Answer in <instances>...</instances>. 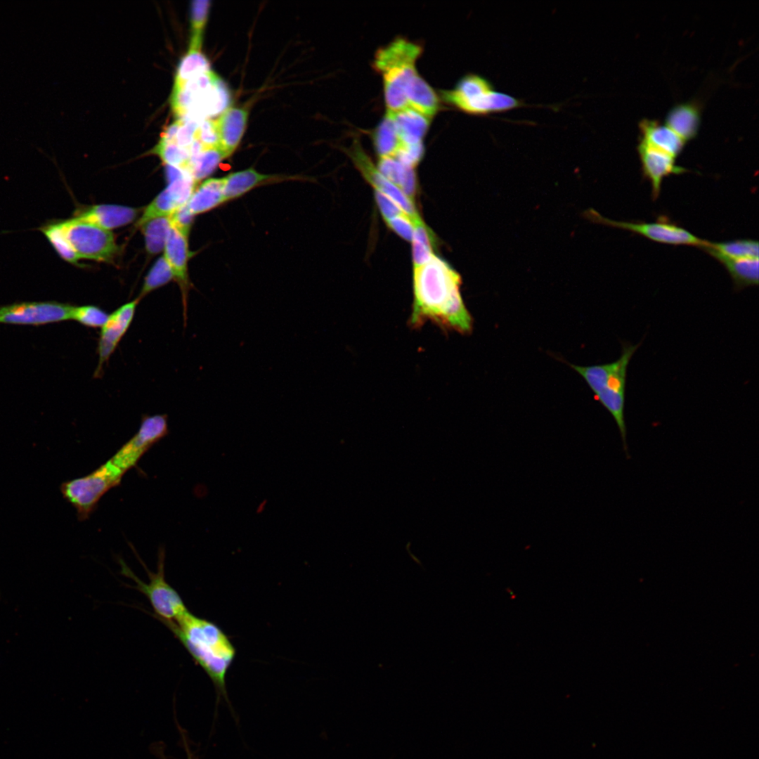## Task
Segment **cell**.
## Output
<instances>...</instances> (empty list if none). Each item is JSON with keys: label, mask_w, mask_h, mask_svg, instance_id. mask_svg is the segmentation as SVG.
<instances>
[{"label": "cell", "mask_w": 759, "mask_h": 759, "mask_svg": "<svg viewBox=\"0 0 759 759\" xmlns=\"http://www.w3.org/2000/svg\"><path fill=\"white\" fill-rule=\"evenodd\" d=\"M169 433L167 415H143L137 432L110 458L119 468L126 472L136 466L142 456Z\"/></svg>", "instance_id": "8fae6325"}, {"label": "cell", "mask_w": 759, "mask_h": 759, "mask_svg": "<svg viewBox=\"0 0 759 759\" xmlns=\"http://www.w3.org/2000/svg\"><path fill=\"white\" fill-rule=\"evenodd\" d=\"M184 744H185V743H184ZM185 745H186V744H185ZM185 748H186V753H187V759H194V758H193V754H192V753H190V751H189V749H188V746H186H186H185ZM157 753H158V755H160V759H167V758H165V757L164 756V755H163L162 753H159V752H158Z\"/></svg>", "instance_id": "7bdbcfd3"}, {"label": "cell", "mask_w": 759, "mask_h": 759, "mask_svg": "<svg viewBox=\"0 0 759 759\" xmlns=\"http://www.w3.org/2000/svg\"><path fill=\"white\" fill-rule=\"evenodd\" d=\"M423 153L422 143L413 145L401 143L394 157L402 164L414 168L422 159Z\"/></svg>", "instance_id": "74e56055"}, {"label": "cell", "mask_w": 759, "mask_h": 759, "mask_svg": "<svg viewBox=\"0 0 759 759\" xmlns=\"http://www.w3.org/2000/svg\"><path fill=\"white\" fill-rule=\"evenodd\" d=\"M193 214L188 209L186 205L176 209L170 216L172 226L188 237L190 230Z\"/></svg>", "instance_id": "ab89813d"}, {"label": "cell", "mask_w": 759, "mask_h": 759, "mask_svg": "<svg viewBox=\"0 0 759 759\" xmlns=\"http://www.w3.org/2000/svg\"><path fill=\"white\" fill-rule=\"evenodd\" d=\"M138 210L115 205H98L91 207L77 217L106 230L126 225L134 220Z\"/></svg>", "instance_id": "d6986e66"}, {"label": "cell", "mask_w": 759, "mask_h": 759, "mask_svg": "<svg viewBox=\"0 0 759 759\" xmlns=\"http://www.w3.org/2000/svg\"><path fill=\"white\" fill-rule=\"evenodd\" d=\"M641 340L636 344L621 342V354L615 361L590 366L569 365L586 381L597 399L614 417L623 443V448L628 460L630 458L626 441L627 428L625 420V400L627 369L629 363L642 344Z\"/></svg>", "instance_id": "3957f363"}, {"label": "cell", "mask_w": 759, "mask_h": 759, "mask_svg": "<svg viewBox=\"0 0 759 759\" xmlns=\"http://www.w3.org/2000/svg\"><path fill=\"white\" fill-rule=\"evenodd\" d=\"M108 316V313L96 306H74L71 320H76L86 327L101 328L107 321Z\"/></svg>", "instance_id": "d590c367"}, {"label": "cell", "mask_w": 759, "mask_h": 759, "mask_svg": "<svg viewBox=\"0 0 759 759\" xmlns=\"http://www.w3.org/2000/svg\"><path fill=\"white\" fill-rule=\"evenodd\" d=\"M280 179L278 175L261 174L252 168L229 174L223 177L225 202L240 197L257 186Z\"/></svg>", "instance_id": "7402d4cb"}, {"label": "cell", "mask_w": 759, "mask_h": 759, "mask_svg": "<svg viewBox=\"0 0 759 759\" xmlns=\"http://www.w3.org/2000/svg\"><path fill=\"white\" fill-rule=\"evenodd\" d=\"M209 70V63L201 50L188 49L179 63L174 84L181 83Z\"/></svg>", "instance_id": "4dcf8cb0"}, {"label": "cell", "mask_w": 759, "mask_h": 759, "mask_svg": "<svg viewBox=\"0 0 759 759\" xmlns=\"http://www.w3.org/2000/svg\"><path fill=\"white\" fill-rule=\"evenodd\" d=\"M460 285V275L435 255L414 268L410 326L418 327L430 320L444 329L470 332L473 319L461 296Z\"/></svg>", "instance_id": "6da1fadb"}, {"label": "cell", "mask_w": 759, "mask_h": 759, "mask_svg": "<svg viewBox=\"0 0 759 759\" xmlns=\"http://www.w3.org/2000/svg\"><path fill=\"white\" fill-rule=\"evenodd\" d=\"M643 174L651 186L652 196L659 195L663 179L670 174H680L686 169L676 164L675 157L640 141L637 146Z\"/></svg>", "instance_id": "e0dca14e"}, {"label": "cell", "mask_w": 759, "mask_h": 759, "mask_svg": "<svg viewBox=\"0 0 759 759\" xmlns=\"http://www.w3.org/2000/svg\"><path fill=\"white\" fill-rule=\"evenodd\" d=\"M266 502L267 500H264V501L259 504L256 511L257 514H260L264 510Z\"/></svg>", "instance_id": "ee69618b"}, {"label": "cell", "mask_w": 759, "mask_h": 759, "mask_svg": "<svg viewBox=\"0 0 759 759\" xmlns=\"http://www.w3.org/2000/svg\"><path fill=\"white\" fill-rule=\"evenodd\" d=\"M422 51L420 44L401 37L376 51L373 65L383 77L387 111L394 112L408 108L406 90L417 73L415 63Z\"/></svg>", "instance_id": "5b68a950"}, {"label": "cell", "mask_w": 759, "mask_h": 759, "mask_svg": "<svg viewBox=\"0 0 759 759\" xmlns=\"http://www.w3.org/2000/svg\"><path fill=\"white\" fill-rule=\"evenodd\" d=\"M409 167L399 162L394 157H381L377 170L387 179L401 188Z\"/></svg>", "instance_id": "8d00e7d4"}, {"label": "cell", "mask_w": 759, "mask_h": 759, "mask_svg": "<svg viewBox=\"0 0 759 759\" xmlns=\"http://www.w3.org/2000/svg\"><path fill=\"white\" fill-rule=\"evenodd\" d=\"M163 257L171 268L174 279L180 286L182 295L183 321L186 327L188 295L191 286L188 275V260L189 258L188 237L183 235L173 226H171L166 241Z\"/></svg>", "instance_id": "2e32d148"}, {"label": "cell", "mask_w": 759, "mask_h": 759, "mask_svg": "<svg viewBox=\"0 0 759 759\" xmlns=\"http://www.w3.org/2000/svg\"><path fill=\"white\" fill-rule=\"evenodd\" d=\"M74 306L56 301L22 302L0 306V323L41 325L71 320Z\"/></svg>", "instance_id": "7c38bea8"}, {"label": "cell", "mask_w": 759, "mask_h": 759, "mask_svg": "<svg viewBox=\"0 0 759 759\" xmlns=\"http://www.w3.org/2000/svg\"><path fill=\"white\" fill-rule=\"evenodd\" d=\"M223 202V178H212L204 181L194 190L186 206L195 215L207 212Z\"/></svg>", "instance_id": "d4e9b609"}, {"label": "cell", "mask_w": 759, "mask_h": 759, "mask_svg": "<svg viewBox=\"0 0 759 759\" xmlns=\"http://www.w3.org/2000/svg\"><path fill=\"white\" fill-rule=\"evenodd\" d=\"M153 153L169 166L186 169L190 160V154L176 144L160 140Z\"/></svg>", "instance_id": "e575fe53"}, {"label": "cell", "mask_w": 759, "mask_h": 759, "mask_svg": "<svg viewBox=\"0 0 759 759\" xmlns=\"http://www.w3.org/2000/svg\"><path fill=\"white\" fill-rule=\"evenodd\" d=\"M396 126L401 143L413 145L422 143L430 119L415 110L407 108L397 112H388Z\"/></svg>", "instance_id": "44dd1931"}, {"label": "cell", "mask_w": 759, "mask_h": 759, "mask_svg": "<svg viewBox=\"0 0 759 759\" xmlns=\"http://www.w3.org/2000/svg\"><path fill=\"white\" fill-rule=\"evenodd\" d=\"M231 103L228 86L212 70L174 84L170 97L177 119L203 120L220 115Z\"/></svg>", "instance_id": "277c9868"}, {"label": "cell", "mask_w": 759, "mask_h": 759, "mask_svg": "<svg viewBox=\"0 0 759 759\" xmlns=\"http://www.w3.org/2000/svg\"><path fill=\"white\" fill-rule=\"evenodd\" d=\"M247 117L246 109L229 107L214 119L219 149L224 158L229 157L238 148L247 126Z\"/></svg>", "instance_id": "ac0fdd59"}, {"label": "cell", "mask_w": 759, "mask_h": 759, "mask_svg": "<svg viewBox=\"0 0 759 759\" xmlns=\"http://www.w3.org/2000/svg\"><path fill=\"white\" fill-rule=\"evenodd\" d=\"M388 226L399 236L407 241H412L413 235V221L406 214L394 217L387 221Z\"/></svg>", "instance_id": "f35d334b"}, {"label": "cell", "mask_w": 759, "mask_h": 759, "mask_svg": "<svg viewBox=\"0 0 759 759\" xmlns=\"http://www.w3.org/2000/svg\"><path fill=\"white\" fill-rule=\"evenodd\" d=\"M414 268L427 264L434 256L432 246L412 240Z\"/></svg>", "instance_id": "b9f144b4"}, {"label": "cell", "mask_w": 759, "mask_h": 759, "mask_svg": "<svg viewBox=\"0 0 759 759\" xmlns=\"http://www.w3.org/2000/svg\"><path fill=\"white\" fill-rule=\"evenodd\" d=\"M699 119L700 111L697 105L687 103L673 108L668 113L665 124L687 142L696 135Z\"/></svg>", "instance_id": "cb8c5ba5"}, {"label": "cell", "mask_w": 759, "mask_h": 759, "mask_svg": "<svg viewBox=\"0 0 759 759\" xmlns=\"http://www.w3.org/2000/svg\"><path fill=\"white\" fill-rule=\"evenodd\" d=\"M223 159L224 157L219 148L205 149L190 158L185 170L195 181H200L209 176Z\"/></svg>", "instance_id": "f546056e"}, {"label": "cell", "mask_w": 759, "mask_h": 759, "mask_svg": "<svg viewBox=\"0 0 759 759\" xmlns=\"http://www.w3.org/2000/svg\"><path fill=\"white\" fill-rule=\"evenodd\" d=\"M376 150L381 157H394L401 145L394 123L387 112L373 134Z\"/></svg>", "instance_id": "f1b7e54d"}, {"label": "cell", "mask_w": 759, "mask_h": 759, "mask_svg": "<svg viewBox=\"0 0 759 759\" xmlns=\"http://www.w3.org/2000/svg\"><path fill=\"white\" fill-rule=\"evenodd\" d=\"M139 301L140 299L137 297L122 305L109 314L107 321L101 327L98 342V361L94 372V377L97 378L102 375L104 365L129 328Z\"/></svg>", "instance_id": "4fadbf2b"}, {"label": "cell", "mask_w": 759, "mask_h": 759, "mask_svg": "<svg viewBox=\"0 0 759 759\" xmlns=\"http://www.w3.org/2000/svg\"><path fill=\"white\" fill-rule=\"evenodd\" d=\"M375 199L386 221L397 216L406 214L395 202L378 190H375Z\"/></svg>", "instance_id": "60d3db41"}, {"label": "cell", "mask_w": 759, "mask_h": 759, "mask_svg": "<svg viewBox=\"0 0 759 759\" xmlns=\"http://www.w3.org/2000/svg\"><path fill=\"white\" fill-rule=\"evenodd\" d=\"M715 259L718 260L729 273L736 291L758 285V259L718 257Z\"/></svg>", "instance_id": "484cf974"}, {"label": "cell", "mask_w": 759, "mask_h": 759, "mask_svg": "<svg viewBox=\"0 0 759 759\" xmlns=\"http://www.w3.org/2000/svg\"><path fill=\"white\" fill-rule=\"evenodd\" d=\"M171 226L170 216L150 219L140 226L150 254H156L164 249Z\"/></svg>", "instance_id": "83f0119b"}, {"label": "cell", "mask_w": 759, "mask_h": 759, "mask_svg": "<svg viewBox=\"0 0 759 759\" xmlns=\"http://www.w3.org/2000/svg\"><path fill=\"white\" fill-rule=\"evenodd\" d=\"M160 621L224 693L226 675L235 656V649L225 633L214 623L188 610L174 621Z\"/></svg>", "instance_id": "7a4b0ae2"}, {"label": "cell", "mask_w": 759, "mask_h": 759, "mask_svg": "<svg viewBox=\"0 0 759 759\" xmlns=\"http://www.w3.org/2000/svg\"><path fill=\"white\" fill-rule=\"evenodd\" d=\"M640 141L677 157L682 152L685 141L666 124L644 119L640 124Z\"/></svg>", "instance_id": "ffe728a7"}, {"label": "cell", "mask_w": 759, "mask_h": 759, "mask_svg": "<svg viewBox=\"0 0 759 759\" xmlns=\"http://www.w3.org/2000/svg\"><path fill=\"white\" fill-rule=\"evenodd\" d=\"M125 473L110 459L86 476L63 482L60 491L76 509L78 519L85 521L96 510L104 494L119 485Z\"/></svg>", "instance_id": "52a82bcc"}, {"label": "cell", "mask_w": 759, "mask_h": 759, "mask_svg": "<svg viewBox=\"0 0 759 759\" xmlns=\"http://www.w3.org/2000/svg\"><path fill=\"white\" fill-rule=\"evenodd\" d=\"M60 225L79 259L108 262L118 252L114 235L110 230L77 217L61 222Z\"/></svg>", "instance_id": "9c48e42d"}, {"label": "cell", "mask_w": 759, "mask_h": 759, "mask_svg": "<svg viewBox=\"0 0 759 759\" xmlns=\"http://www.w3.org/2000/svg\"><path fill=\"white\" fill-rule=\"evenodd\" d=\"M406 95L408 108L430 119L439 109V99L437 94L418 73L408 83Z\"/></svg>", "instance_id": "603a6c76"}, {"label": "cell", "mask_w": 759, "mask_h": 759, "mask_svg": "<svg viewBox=\"0 0 759 759\" xmlns=\"http://www.w3.org/2000/svg\"><path fill=\"white\" fill-rule=\"evenodd\" d=\"M41 231L61 258L77 265L80 259L68 242L60 223L44 226Z\"/></svg>", "instance_id": "836d02e7"}, {"label": "cell", "mask_w": 759, "mask_h": 759, "mask_svg": "<svg viewBox=\"0 0 759 759\" xmlns=\"http://www.w3.org/2000/svg\"><path fill=\"white\" fill-rule=\"evenodd\" d=\"M195 181L187 171L161 192L145 208L137 223L141 226L146 221L160 216H171L176 209L187 204L195 190Z\"/></svg>", "instance_id": "9a60e30c"}, {"label": "cell", "mask_w": 759, "mask_h": 759, "mask_svg": "<svg viewBox=\"0 0 759 759\" xmlns=\"http://www.w3.org/2000/svg\"><path fill=\"white\" fill-rule=\"evenodd\" d=\"M702 249L715 259H758L759 244L758 241L742 239L722 242L707 241Z\"/></svg>", "instance_id": "4316f807"}, {"label": "cell", "mask_w": 759, "mask_h": 759, "mask_svg": "<svg viewBox=\"0 0 759 759\" xmlns=\"http://www.w3.org/2000/svg\"><path fill=\"white\" fill-rule=\"evenodd\" d=\"M164 559V549L160 547L156 572L150 571L143 562L139 559L148 575V583L137 577L124 562L120 559L119 562L122 574L131 578L136 584L134 588L148 598L154 610L155 618L160 621H174L188 609L178 592L166 580Z\"/></svg>", "instance_id": "ba28073f"}, {"label": "cell", "mask_w": 759, "mask_h": 759, "mask_svg": "<svg viewBox=\"0 0 759 759\" xmlns=\"http://www.w3.org/2000/svg\"><path fill=\"white\" fill-rule=\"evenodd\" d=\"M210 1L196 0L191 4V37L188 49L201 50L202 34L207 18Z\"/></svg>", "instance_id": "1f68e13d"}, {"label": "cell", "mask_w": 759, "mask_h": 759, "mask_svg": "<svg viewBox=\"0 0 759 759\" xmlns=\"http://www.w3.org/2000/svg\"><path fill=\"white\" fill-rule=\"evenodd\" d=\"M172 279H174L172 270L162 255L146 275L138 298L141 300L146 294L166 285Z\"/></svg>", "instance_id": "d6a6232c"}, {"label": "cell", "mask_w": 759, "mask_h": 759, "mask_svg": "<svg viewBox=\"0 0 759 759\" xmlns=\"http://www.w3.org/2000/svg\"><path fill=\"white\" fill-rule=\"evenodd\" d=\"M365 179L375 188L395 202L402 210L412 219L417 218L414 202L396 185L383 176L374 166L370 157L364 152L359 141L355 140L353 144L346 150Z\"/></svg>", "instance_id": "5bb4252c"}, {"label": "cell", "mask_w": 759, "mask_h": 759, "mask_svg": "<svg viewBox=\"0 0 759 759\" xmlns=\"http://www.w3.org/2000/svg\"><path fill=\"white\" fill-rule=\"evenodd\" d=\"M585 215L596 223L628 230L660 243L702 248L706 242L668 220L662 219L652 223L617 221L602 216L593 209L586 211Z\"/></svg>", "instance_id": "30bf717a"}, {"label": "cell", "mask_w": 759, "mask_h": 759, "mask_svg": "<svg viewBox=\"0 0 759 759\" xmlns=\"http://www.w3.org/2000/svg\"><path fill=\"white\" fill-rule=\"evenodd\" d=\"M441 93L447 103L473 115L504 112L524 105L521 100L496 90L487 78L473 73L464 76L454 89Z\"/></svg>", "instance_id": "8992f818"}]
</instances>
